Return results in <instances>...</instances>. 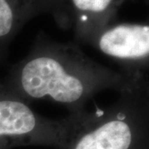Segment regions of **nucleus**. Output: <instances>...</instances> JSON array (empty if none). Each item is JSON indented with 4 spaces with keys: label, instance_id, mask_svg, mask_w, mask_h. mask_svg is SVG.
Segmentation results:
<instances>
[{
    "label": "nucleus",
    "instance_id": "obj_1",
    "mask_svg": "<svg viewBox=\"0 0 149 149\" xmlns=\"http://www.w3.org/2000/svg\"><path fill=\"white\" fill-rule=\"evenodd\" d=\"M148 82L136 83L120 71L96 62L74 44L38 42L0 81V91L30 103L50 100L70 114L85 113L93 96L104 90L127 92Z\"/></svg>",
    "mask_w": 149,
    "mask_h": 149
},
{
    "label": "nucleus",
    "instance_id": "obj_2",
    "mask_svg": "<svg viewBox=\"0 0 149 149\" xmlns=\"http://www.w3.org/2000/svg\"><path fill=\"white\" fill-rule=\"evenodd\" d=\"M149 85L120 94L105 109H96L69 149H140L148 136Z\"/></svg>",
    "mask_w": 149,
    "mask_h": 149
},
{
    "label": "nucleus",
    "instance_id": "obj_3",
    "mask_svg": "<svg viewBox=\"0 0 149 149\" xmlns=\"http://www.w3.org/2000/svg\"><path fill=\"white\" fill-rule=\"evenodd\" d=\"M95 112L70 114L60 119L43 117L29 104L0 91V149L47 145L69 149Z\"/></svg>",
    "mask_w": 149,
    "mask_h": 149
},
{
    "label": "nucleus",
    "instance_id": "obj_4",
    "mask_svg": "<svg viewBox=\"0 0 149 149\" xmlns=\"http://www.w3.org/2000/svg\"><path fill=\"white\" fill-rule=\"evenodd\" d=\"M91 42L120 66V72L136 83L148 82L149 27L122 23L102 28Z\"/></svg>",
    "mask_w": 149,
    "mask_h": 149
},
{
    "label": "nucleus",
    "instance_id": "obj_5",
    "mask_svg": "<svg viewBox=\"0 0 149 149\" xmlns=\"http://www.w3.org/2000/svg\"><path fill=\"white\" fill-rule=\"evenodd\" d=\"M123 0H71L78 14L79 36L91 42Z\"/></svg>",
    "mask_w": 149,
    "mask_h": 149
},
{
    "label": "nucleus",
    "instance_id": "obj_6",
    "mask_svg": "<svg viewBox=\"0 0 149 149\" xmlns=\"http://www.w3.org/2000/svg\"><path fill=\"white\" fill-rule=\"evenodd\" d=\"M17 23V13L9 0H0V60L5 53L3 49L13 34Z\"/></svg>",
    "mask_w": 149,
    "mask_h": 149
}]
</instances>
